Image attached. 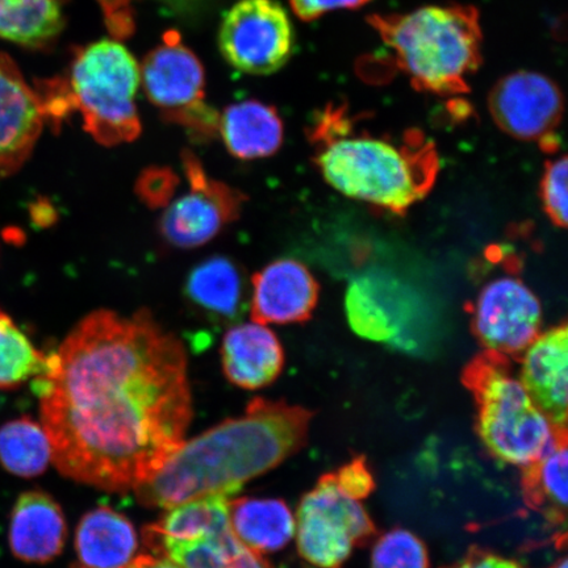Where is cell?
Returning <instances> with one entry per match:
<instances>
[{"label":"cell","mask_w":568,"mask_h":568,"mask_svg":"<svg viewBox=\"0 0 568 568\" xmlns=\"http://www.w3.org/2000/svg\"><path fill=\"white\" fill-rule=\"evenodd\" d=\"M33 389L57 470L109 493L153 479L193 420L186 349L148 311L83 317Z\"/></svg>","instance_id":"6da1fadb"},{"label":"cell","mask_w":568,"mask_h":568,"mask_svg":"<svg viewBox=\"0 0 568 568\" xmlns=\"http://www.w3.org/2000/svg\"><path fill=\"white\" fill-rule=\"evenodd\" d=\"M312 412L255 399L245 415L213 426L178 449L155 477L134 493L145 507L172 508L196 497L237 494L307 442Z\"/></svg>","instance_id":"7a4b0ae2"},{"label":"cell","mask_w":568,"mask_h":568,"mask_svg":"<svg viewBox=\"0 0 568 568\" xmlns=\"http://www.w3.org/2000/svg\"><path fill=\"white\" fill-rule=\"evenodd\" d=\"M314 138L320 173L354 201L402 213L422 201L436 180L437 155L428 142L354 133L344 110L329 106L318 118Z\"/></svg>","instance_id":"3957f363"},{"label":"cell","mask_w":568,"mask_h":568,"mask_svg":"<svg viewBox=\"0 0 568 568\" xmlns=\"http://www.w3.org/2000/svg\"><path fill=\"white\" fill-rule=\"evenodd\" d=\"M418 90L450 95L468 91L481 63L479 12L473 6H428L404 16L367 19Z\"/></svg>","instance_id":"277c9868"},{"label":"cell","mask_w":568,"mask_h":568,"mask_svg":"<svg viewBox=\"0 0 568 568\" xmlns=\"http://www.w3.org/2000/svg\"><path fill=\"white\" fill-rule=\"evenodd\" d=\"M508 357L487 351L465 368L464 383L478 407L477 428L489 453L527 467L550 449L559 432L516 379Z\"/></svg>","instance_id":"5b68a950"},{"label":"cell","mask_w":568,"mask_h":568,"mask_svg":"<svg viewBox=\"0 0 568 568\" xmlns=\"http://www.w3.org/2000/svg\"><path fill=\"white\" fill-rule=\"evenodd\" d=\"M63 84L84 130L99 144L118 146L140 136V67L120 42L101 40L81 49Z\"/></svg>","instance_id":"8992f818"},{"label":"cell","mask_w":568,"mask_h":568,"mask_svg":"<svg viewBox=\"0 0 568 568\" xmlns=\"http://www.w3.org/2000/svg\"><path fill=\"white\" fill-rule=\"evenodd\" d=\"M142 88L163 119L184 128L191 138L207 141L219 132V113L205 103L202 62L168 32L162 44L145 57L140 68Z\"/></svg>","instance_id":"52a82bcc"},{"label":"cell","mask_w":568,"mask_h":568,"mask_svg":"<svg viewBox=\"0 0 568 568\" xmlns=\"http://www.w3.org/2000/svg\"><path fill=\"white\" fill-rule=\"evenodd\" d=\"M345 312L355 335L373 343L416 353L428 339L422 297L382 270L355 276L346 290Z\"/></svg>","instance_id":"ba28073f"},{"label":"cell","mask_w":568,"mask_h":568,"mask_svg":"<svg viewBox=\"0 0 568 568\" xmlns=\"http://www.w3.org/2000/svg\"><path fill=\"white\" fill-rule=\"evenodd\" d=\"M374 532V523L361 500L345 494L333 474L324 475L303 497L295 520L301 556L320 568H339Z\"/></svg>","instance_id":"9c48e42d"},{"label":"cell","mask_w":568,"mask_h":568,"mask_svg":"<svg viewBox=\"0 0 568 568\" xmlns=\"http://www.w3.org/2000/svg\"><path fill=\"white\" fill-rule=\"evenodd\" d=\"M223 57L245 74L278 71L294 52V30L275 0H240L226 12L219 33Z\"/></svg>","instance_id":"30bf717a"},{"label":"cell","mask_w":568,"mask_h":568,"mask_svg":"<svg viewBox=\"0 0 568 568\" xmlns=\"http://www.w3.org/2000/svg\"><path fill=\"white\" fill-rule=\"evenodd\" d=\"M182 161L190 190L163 212L160 232L169 245L194 248L210 243L237 220L245 197L229 184L212 180L194 153L183 152Z\"/></svg>","instance_id":"8fae6325"},{"label":"cell","mask_w":568,"mask_h":568,"mask_svg":"<svg viewBox=\"0 0 568 568\" xmlns=\"http://www.w3.org/2000/svg\"><path fill=\"white\" fill-rule=\"evenodd\" d=\"M473 316L475 335L487 351L508 357L525 352L539 335L542 308L521 281L504 276L481 290Z\"/></svg>","instance_id":"7c38bea8"},{"label":"cell","mask_w":568,"mask_h":568,"mask_svg":"<svg viewBox=\"0 0 568 568\" xmlns=\"http://www.w3.org/2000/svg\"><path fill=\"white\" fill-rule=\"evenodd\" d=\"M497 125L523 140L548 139L564 112V97L549 77L517 71L501 78L489 94Z\"/></svg>","instance_id":"4fadbf2b"},{"label":"cell","mask_w":568,"mask_h":568,"mask_svg":"<svg viewBox=\"0 0 568 568\" xmlns=\"http://www.w3.org/2000/svg\"><path fill=\"white\" fill-rule=\"evenodd\" d=\"M45 115L38 92L16 63L0 53V176L16 173L30 159Z\"/></svg>","instance_id":"5bb4252c"},{"label":"cell","mask_w":568,"mask_h":568,"mask_svg":"<svg viewBox=\"0 0 568 568\" xmlns=\"http://www.w3.org/2000/svg\"><path fill=\"white\" fill-rule=\"evenodd\" d=\"M318 300V284L295 260H280L252 278L251 311L260 324H294L310 318Z\"/></svg>","instance_id":"9a60e30c"},{"label":"cell","mask_w":568,"mask_h":568,"mask_svg":"<svg viewBox=\"0 0 568 568\" xmlns=\"http://www.w3.org/2000/svg\"><path fill=\"white\" fill-rule=\"evenodd\" d=\"M520 381L525 389L559 432L567 430L568 333L556 326L538 335L525 349Z\"/></svg>","instance_id":"2e32d148"},{"label":"cell","mask_w":568,"mask_h":568,"mask_svg":"<svg viewBox=\"0 0 568 568\" xmlns=\"http://www.w3.org/2000/svg\"><path fill=\"white\" fill-rule=\"evenodd\" d=\"M68 524L60 504L42 491L21 494L12 508L9 541L18 559L47 564L65 548Z\"/></svg>","instance_id":"e0dca14e"},{"label":"cell","mask_w":568,"mask_h":568,"mask_svg":"<svg viewBox=\"0 0 568 568\" xmlns=\"http://www.w3.org/2000/svg\"><path fill=\"white\" fill-rule=\"evenodd\" d=\"M222 362L224 374L234 386L258 389L278 378L284 366V353L272 329L252 322L226 332Z\"/></svg>","instance_id":"ac0fdd59"},{"label":"cell","mask_w":568,"mask_h":568,"mask_svg":"<svg viewBox=\"0 0 568 568\" xmlns=\"http://www.w3.org/2000/svg\"><path fill=\"white\" fill-rule=\"evenodd\" d=\"M190 305L212 322L233 323L244 315L247 288L243 268L229 257L216 255L190 273L186 287Z\"/></svg>","instance_id":"d6986e66"},{"label":"cell","mask_w":568,"mask_h":568,"mask_svg":"<svg viewBox=\"0 0 568 568\" xmlns=\"http://www.w3.org/2000/svg\"><path fill=\"white\" fill-rule=\"evenodd\" d=\"M75 550L84 568H130L139 550L138 532L124 515L99 507L78 524Z\"/></svg>","instance_id":"ffe728a7"},{"label":"cell","mask_w":568,"mask_h":568,"mask_svg":"<svg viewBox=\"0 0 568 568\" xmlns=\"http://www.w3.org/2000/svg\"><path fill=\"white\" fill-rule=\"evenodd\" d=\"M234 159L260 160L280 151L283 122L274 106L244 101L226 106L219 118V132Z\"/></svg>","instance_id":"44dd1931"},{"label":"cell","mask_w":568,"mask_h":568,"mask_svg":"<svg viewBox=\"0 0 568 568\" xmlns=\"http://www.w3.org/2000/svg\"><path fill=\"white\" fill-rule=\"evenodd\" d=\"M149 550L181 568H272L262 554L240 541L231 524L182 541L160 542Z\"/></svg>","instance_id":"7402d4cb"},{"label":"cell","mask_w":568,"mask_h":568,"mask_svg":"<svg viewBox=\"0 0 568 568\" xmlns=\"http://www.w3.org/2000/svg\"><path fill=\"white\" fill-rule=\"evenodd\" d=\"M231 528L241 542L258 554L278 551L295 536V518L278 499L240 497L230 501Z\"/></svg>","instance_id":"603a6c76"},{"label":"cell","mask_w":568,"mask_h":568,"mask_svg":"<svg viewBox=\"0 0 568 568\" xmlns=\"http://www.w3.org/2000/svg\"><path fill=\"white\" fill-rule=\"evenodd\" d=\"M567 433L541 458L525 468V501L552 523H564L567 510Z\"/></svg>","instance_id":"cb8c5ba5"},{"label":"cell","mask_w":568,"mask_h":568,"mask_svg":"<svg viewBox=\"0 0 568 568\" xmlns=\"http://www.w3.org/2000/svg\"><path fill=\"white\" fill-rule=\"evenodd\" d=\"M53 457L44 426L31 417H20L0 428V464L21 478L44 474Z\"/></svg>","instance_id":"d4e9b609"},{"label":"cell","mask_w":568,"mask_h":568,"mask_svg":"<svg viewBox=\"0 0 568 568\" xmlns=\"http://www.w3.org/2000/svg\"><path fill=\"white\" fill-rule=\"evenodd\" d=\"M47 355L0 308V389H12L38 378L45 368Z\"/></svg>","instance_id":"484cf974"},{"label":"cell","mask_w":568,"mask_h":568,"mask_svg":"<svg viewBox=\"0 0 568 568\" xmlns=\"http://www.w3.org/2000/svg\"><path fill=\"white\" fill-rule=\"evenodd\" d=\"M372 568H429L428 551L414 532L394 529L376 541Z\"/></svg>","instance_id":"4316f807"},{"label":"cell","mask_w":568,"mask_h":568,"mask_svg":"<svg viewBox=\"0 0 568 568\" xmlns=\"http://www.w3.org/2000/svg\"><path fill=\"white\" fill-rule=\"evenodd\" d=\"M542 201L548 215L559 226L567 224V160L550 163L542 180Z\"/></svg>","instance_id":"83f0119b"},{"label":"cell","mask_w":568,"mask_h":568,"mask_svg":"<svg viewBox=\"0 0 568 568\" xmlns=\"http://www.w3.org/2000/svg\"><path fill=\"white\" fill-rule=\"evenodd\" d=\"M333 475L339 488L357 500L365 499L375 487L373 474L364 458H355Z\"/></svg>","instance_id":"f1b7e54d"},{"label":"cell","mask_w":568,"mask_h":568,"mask_svg":"<svg viewBox=\"0 0 568 568\" xmlns=\"http://www.w3.org/2000/svg\"><path fill=\"white\" fill-rule=\"evenodd\" d=\"M176 178L170 170H148L141 176L139 191L142 197L151 205L166 204L173 194Z\"/></svg>","instance_id":"f546056e"},{"label":"cell","mask_w":568,"mask_h":568,"mask_svg":"<svg viewBox=\"0 0 568 568\" xmlns=\"http://www.w3.org/2000/svg\"><path fill=\"white\" fill-rule=\"evenodd\" d=\"M372 0H290L291 9L296 17L312 21L337 10H355L371 3Z\"/></svg>","instance_id":"4dcf8cb0"},{"label":"cell","mask_w":568,"mask_h":568,"mask_svg":"<svg viewBox=\"0 0 568 568\" xmlns=\"http://www.w3.org/2000/svg\"><path fill=\"white\" fill-rule=\"evenodd\" d=\"M449 568H524L513 559L496 556V554L473 549L460 562Z\"/></svg>","instance_id":"1f68e13d"},{"label":"cell","mask_w":568,"mask_h":568,"mask_svg":"<svg viewBox=\"0 0 568 568\" xmlns=\"http://www.w3.org/2000/svg\"><path fill=\"white\" fill-rule=\"evenodd\" d=\"M28 0H0V39H9L12 24L23 11Z\"/></svg>","instance_id":"d6a6232c"},{"label":"cell","mask_w":568,"mask_h":568,"mask_svg":"<svg viewBox=\"0 0 568 568\" xmlns=\"http://www.w3.org/2000/svg\"><path fill=\"white\" fill-rule=\"evenodd\" d=\"M130 568H181L172 560L161 556H140L134 558Z\"/></svg>","instance_id":"836d02e7"},{"label":"cell","mask_w":568,"mask_h":568,"mask_svg":"<svg viewBox=\"0 0 568 568\" xmlns=\"http://www.w3.org/2000/svg\"><path fill=\"white\" fill-rule=\"evenodd\" d=\"M158 2L168 7L170 11L176 13H190L201 7L204 0H158Z\"/></svg>","instance_id":"e575fe53"},{"label":"cell","mask_w":568,"mask_h":568,"mask_svg":"<svg viewBox=\"0 0 568 568\" xmlns=\"http://www.w3.org/2000/svg\"><path fill=\"white\" fill-rule=\"evenodd\" d=\"M551 568H568L567 559L562 558V559L558 560V562L556 565H554Z\"/></svg>","instance_id":"d590c367"},{"label":"cell","mask_w":568,"mask_h":568,"mask_svg":"<svg viewBox=\"0 0 568 568\" xmlns=\"http://www.w3.org/2000/svg\"><path fill=\"white\" fill-rule=\"evenodd\" d=\"M77 568H84V567L82 566V567H77Z\"/></svg>","instance_id":"8d00e7d4"}]
</instances>
